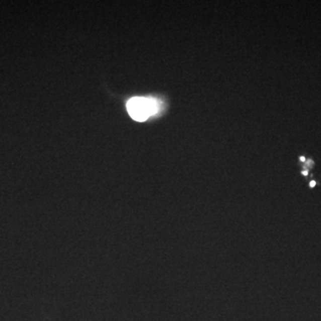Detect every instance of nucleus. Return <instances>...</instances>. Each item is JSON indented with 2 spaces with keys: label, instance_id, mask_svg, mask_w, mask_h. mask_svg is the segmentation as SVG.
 <instances>
[{
  "label": "nucleus",
  "instance_id": "f257e3e1",
  "mask_svg": "<svg viewBox=\"0 0 321 321\" xmlns=\"http://www.w3.org/2000/svg\"><path fill=\"white\" fill-rule=\"evenodd\" d=\"M129 116L137 122H145L149 117L156 114L159 104L156 99L143 97L130 98L127 103Z\"/></svg>",
  "mask_w": 321,
  "mask_h": 321
},
{
  "label": "nucleus",
  "instance_id": "f03ea898",
  "mask_svg": "<svg viewBox=\"0 0 321 321\" xmlns=\"http://www.w3.org/2000/svg\"><path fill=\"white\" fill-rule=\"evenodd\" d=\"M315 184H316V183H315L314 181H312V182L310 183V187H314V186H315Z\"/></svg>",
  "mask_w": 321,
  "mask_h": 321
},
{
  "label": "nucleus",
  "instance_id": "7ed1b4c3",
  "mask_svg": "<svg viewBox=\"0 0 321 321\" xmlns=\"http://www.w3.org/2000/svg\"><path fill=\"white\" fill-rule=\"evenodd\" d=\"M304 160H305V159H304V157H301V160H302V162H303Z\"/></svg>",
  "mask_w": 321,
  "mask_h": 321
},
{
  "label": "nucleus",
  "instance_id": "20e7f679",
  "mask_svg": "<svg viewBox=\"0 0 321 321\" xmlns=\"http://www.w3.org/2000/svg\"><path fill=\"white\" fill-rule=\"evenodd\" d=\"M303 174H304V175H307V174H308V173H307V172H303Z\"/></svg>",
  "mask_w": 321,
  "mask_h": 321
}]
</instances>
